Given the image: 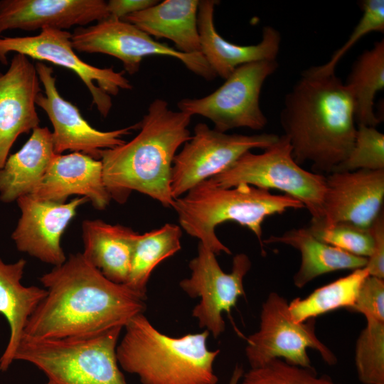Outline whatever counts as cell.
Returning <instances> with one entry per match:
<instances>
[{"mask_svg": "<svg viewBox=\"0 0 384 384\" xmlns=\"http://www.w3.org/2000/svg\"><path fill=\"white\" fill-rule=\"evenodd\" d=\"M40 281L47 294L30 317L23 337L92 336L124 328L146 308V296L109 280L80 252L70 254Z\"/></svg>", "mask_w": 384, "mask_h": 384, "instance_id": "6da1fadb", "label": "cell"}, {"mask_svg": "<svg viewBox=\"0 0 384 384\" xmlns=\"http://www.w3.org/2000/svg\"><path fill=\"white\" fill-rule=\"evenodd\" d=\"M279 120L295 161L309 162L316 172H333L353 146V102L335 72L304 70L284 97Z\"/></svg>", "mask_w": 384, "mask_h": 384, "instance_id": "7a4b0ae2", "label": "cell"}, {"mask_svg": "<svg viewBox=\"0 0 384 384\" xmlns=\"http://www.w3.org/2000/svg\"><path fill=\"white\" fill-rule=\"evenodd\" d=\"M191 116L155 99L129 142L102 151L103 180L111 199L124 203L133 191L173 207L172 168L178 149L191 138Z\"/></svg>", "mask_w": 384, "mask_h": 384, "instance_id": "3957f363", "label": "cell"}, {"mask_svg": "<svg viewBox=\"0 0 384 384\" xmlns=\"http://www.w3.org/2000/svg\"><path fill=\"white\" fill-rule=\"evenodd\" d=\"M116 355L119 367L142 384H216L213 364L220 350L207 347L210 333L171 337L140 314L124 327Z\"/></svg>", "mask_w": 384, "mask_h": 384, "instance_id": "277c9868", "label": "cell"}, {"mask_svg": "<svg viewBox=\"0 0 384 384\" xmlns=\"http://www.w3.org/2000/svg\"><path fill=\"white\" fill-rule=\"evenodd\" d=\"M172 208L178 215L181 228L218 255L231 254L215 234L219 224L233 221L247 228L257 237L264 253L262 225L265 219L304 206L286 194L275 195L246 184L223 188L208 179L175 199Z\"/></svg>", "mask_w": 384, "mask_h": 384, "instance_id": "5b68a950", "label": "cell"}, {"mask_svg": "<svg viewBox=\"0 0 384 384\" xmlns=\"http://www.w3.org/2000/svg\"><path fill=\"white\" fill-rule=\"evenodd\" d=\"M122 329L79 338L23 337L14 361L35 366L55 384H127L116 355Z\"/></svg>", "mask_w": 384, "mask_h": 384, "instance_id": "8992f818", "label": "cell"}, {"mask_svg": "<svg viewBox=\"0 0 384 384\" xmlns=\"http://www.w3.org/2000/svg\"><path fill=\"white\" fill-rule=\"evenodd\" d=\"M209 179L223 188L246 184L281 191L299 201L311 215V221L322 219L326 176L302 169L294 159L284 134L262 153L247 151L227 170Z\"/></svg>", "mask_w": 384, "mask_h": 384, "instance_id": "52a82bcc", "label": "cell"}, {"mask_svg": "<svg viewBox=\"0 0 384 384\" xmlns=\"http://www.w3.org/2000/svg\"><path fill=\"white\" fill-rule=\"evenodd\" d=\"M307 348L317 351L328 365L336 364V355L316 336L315 319L294 321L287 300L277 292L270 293L262 305L259 329L247 338L245 356L250 368L274 359L312 368Z\"/></svg>", "mask_w": 384, "mask_h": 384, "instance_id": "ba28073f", "label": "cell"}, {"mask_svg": "<svg viewBox=\"0 0 384 384\" xmlns=\"http://www.w3.org/2000/svg\"><path fill=\"white\" fill-rule=\"evenodd\" d=\"M278 66L277 60L242 65L210 94L180 100L178 110L191 117L208 119L214 124L213 129L221 132L240 127L261 130L267 119L260 108V92L266 79Z\"/></svg>", "mask_w": 384, "mask_h": 384, "instance_id": "9c48e42d", "label": "cell"}, {"mask_svg": "<svg viewBox=\"0 0 384 384\" xmlns=\"http://www.w3.org/2000/svg\"><path fill=\"white\" fill-rule=\"evenodd\" d=\"M70 38L71 33L51 28H44L36 36H0V63L7 65V55L14 52L72 70L89 90L92 105L107 117L112 107L111 96L121 90H132V85L124 70L117 72L113 67L98 68L83 61L75 52Z\"/></svg>", "mask_w": 384, "mask_h": 384, "instance_id": "30bf717a", "label": "cell"}, {"mask_svg": "<svg viewBox=\"0 0 384 384\" xmlns=\"http://www.w3.org/2000/svg\"><path fill=\"white\" fill-rule=\"evenodd\" d=\"M70 40L76 51L106 54L117 58L124 71L130 75L139 71L145 57L162 55L178 60L191 72L206 80L216 78L201 53L180 52L154 40L134 25L113 16L92 26L77 27Z\"/></svg>", "mask_w": 384, "mask_h": 384, "instance_id": "8fae6325", "label": "cell"}, {"mask_svg": "<svg viewBox=\"0 0 384 384\" xmlns=\"http://www.w3.org/2000/svg\"><path fill=\"white\" fill-rule=\"evenodd\" d=\"M279 136L275 134H227L196 124L193 134L175 156L171 195L176 199L198 183L230 168L241 156L255 149H266Z\"/></svg>", "mask_w": 384, "mask_h": 384, "instance_id": "7c38bea8", "label": "cell"}, {"mask_svg": "<svg viewBox=\"0 0 384 384\" xmlns=\"http://www.w3.org/2000/svg\"><path fill=\"white\" fill-rule=\"evenodd\" d=\"M252 266L249 257L239 253L233 257L229 273L220 267L216 255L199 242L197 255L188 264L189 277L179 285L190 297H199L192 316L200 328L207 330L214 338L225 329L223 313L230 314L238 299L245 296L243 280Z\"/></svg>", "mask_w": 384, "mask_h": 384, "instance_id": "4fadbf2b", "label": "cell"}, {"mask_svg": "<svg viewBox=\"0 0 384 384\" xmlns=\"http://www.w3.org/2000/svg\"><path fill=\"white\" fill-rule=\"evenodd\" d=\"M35 66L44 87V95L41 92L38 95L36 105L44 110L52 124L56 154L70 150L99 160L102 151L124 144L123 137L138 129V123L106 132L92 127L82 116L79 109L60 95L53 68L40 61Z\"/></svg>", "mask_w": 384, "mask_h": 384, "instance_id": "5bb4252c", "label": "cell"}, {"mask_svg": "<svg viewBox=\"0 0 384 384\" xmlns=\"http://www.w3.org/2000/svg\"><path fill=\"white\" fill-rule=\"evenodd\" d=\"M89 201L80 196L59 203L26 195L16 200L21 217L12 233L18 250L54 267L67 257L61 247L63 233L80 206Z\"/></svg>", "mask_w": 384, "mask_h": 384, "instance_id": "9a60e30c", "label": "cell"}, {"mask_svg": "<svg viewBox=\"0 0 384 384\" xmlns=\"http://www.w3.org/2000/svg\"><path fill=\"white\" fill-rule=\"evenodd\" d=\"M323 226L348 223L369 228L383 211L384 169L334 171L326 176Z\"/></svg>", "mask_w": 384, "mask_h": 384, "instance_id": "2e32d148", "label": "cell"}, {"mask_svg": "<svg viewBox=\"0 0 384 384\" xmlns=\"http://www.w3.org/2000/svg\"><path fill=\"white\" fill-rule=\"evenodd\" d=\"M40 82L35 65L21 53L14 55L5 73L0 71V169L17 138L39 127Z\"/></svg>", "mask_w": 384, "mask_h": 384, "instance_id": "e0dca14e", "label": "cell"}, {"mask_svg": "<svg viewBox=\"0 0 384 384\" xmlns=\"http://www.w3.org/2000/svg\"><path fill=\"white\" fill-rule=\"evenodd\" d=\"M109 16L104 0H1L0 36L11 29L83 27Z\"/></svg>", "mask_w": 384, "mask_h": 384, "instance_id": "ac0fdd59", "label": "cell"}, {"mask_svg": "<svg viewBox=\"0 0 384 384\" xmlns=\"http://www.w3.org/2000/svg\"><path fill=\"white\" fill-rule=\"evenodd\" d=\"M30 195L59 203L78 195L87 198L98 210L105 209L112 200L104 183L102 161L80 152L55 154Z\"/></svg>", "mask_w": 384, "mask_h": 384, "instance_id": "d6986e66", "label": "cell"}, {"mask_svg": "<svg viewBox=\"0 0 384 384\" xmlns=\"http://www.w3.org/2000/svg\"><path fill=\"white\" fill-rule=\"evenodd\" d=\"M215 0H201L198 10V28L201 53L216 75L226 79L234 70L244 64L277 60L281 35L271 26L262 28V40L255 45L240 46L224 39L214 24Z\"/></svg>", "mask_w": 384, "mask_h": 384, "instance_id": "ffe728a7", "label": "cell"}, {"mask_svg": "<svg viewBox=\"0 0 384 384\" xmlns=\"http://www.w3.org/2000/svg\"><path fill=\"white\" fill-rule=\"evenodd\" d=\"M348 310L362 314L367 322L356 344L358 378L363 384H384V279L368 276Z\"/></svg>", "mask_w": 384, "mask_h": 384, "instance_id": "44dd1931", "label": "cell"}, {"mask_svg": "<svg viewBox=\"0 0 384 384\" xmlns=\"http://www.w3.org/2000/svg\"><path fill=\"white\" fill-rule=\"evenodd\" d=\"M199 0H164L123 18L150 36L166 38L184 53H201Z\"/></svg>", "mask_w": 384, "mask_h": 384, "instance_id": "7402d4cb", "label": "cell"}, {"mask_svg": "<svg viewBox=\"0 0 384 384\" xmlns=\"http://www.w3.org/2000/svg\"><path fill=\"white\" fill-rule=\"evenodd\" d=\"M26 261L21 258L6 264L0 258V314L10 329L7 346L0 358V371H6L14 361L26 324L47 294L45 288L21 283Z\"/></svg>", "mask_w": 384, "mask_h": 384, "instance_id": "603a6c76", "label": "cell"}, {"mask_svg": "<svg viewBox=\"0 0 384 384\" xmlns=\"http://www.w3.org/2000/svg\"><path fill=\"white\" fill-rule=\"evenodd\" d=\"M82 233L85 257L109 280L126 284L138 233L97 219L84 220Z\"/></svg>", "mask_w": 384, "mask_h": 384, "instance_id": "cb8c5ba5", "label": "cell"}, {"mask_svg": "<svg viewBox=\"0 0 384 384\" xmlns=\"http://www.w3.org/2000/svg\"><path fill=\"white\" fill-rule=\"evenodd\" d=\"M55 154L48 128L33 129L28 141L17 152L9 156L0 169V200L9 203L31 194Z\"/></svg>", "mask_w": 384, "mask_h": 384, "instance_id": "d4e9b609", "label": "cell"}, {"mask_svg": "<svg viewBox=\"0 0 384 384\" xmlns=\"http://www.w3.org/2000/svg\"><path fill=\"white\" fill-rule=\"evenodd\" d=\"M281 243L297 249L301 255L294 284L302 288L315 278L341 270L363 268L367 258L346 252L317 239L308 228L291 229L280 235H271L263 243Z\"/></svg>", "mask_w": 384, "mask_h": 384, "instance_id": "484cf974", "label": "cell"}, {"mask_svg": "<svg viewBox=\"0 0 384 384\" xmlns=\"http://www.w3.org/2000/svg\"><path fill=\"white\" fill-rule=\"evenodd\" d=\"M343 84L353 102L356 123L376 127L380 119L374 111V100L384 88L383 39L358 55Z\"/></svg>", "mask_w": 384, "mask_h": 384, "instance_id": "4316f807", "label": "cell"}, {"mask_svg": "<svg viewBox=\"0 0 384 384\" xmlns=\"http://www.w3.org/2000/svg\"><path fill=\"white\" fill-rule=\"evenodd\" d=\"M181 227L172 223L143 234L138 233L125 284L146 297V287L151 272L160 262L181 250Z\"/></svg>", "mask_w": 384, "mask_h": 384, "instance_id": "83f0119b", "label": "cell"}, {"mask_svg": "<svg viewBox=\"0 0 384 384\" xmlns=\"http://www.w3.org/2000/svg\"><path fill=\"white\" fill-rule=\"evenodd\" d=\"M368 275L365 267L356 269L345 277L316 289L305 298L293 299L289 303L292 319L302 323L335 309H349L354 305L362 284Z\"/></svg>", "mask_w": 384, "mask_h": 384, "instance_id": "f1b7e54d", "label": "cell"}, {"mask_svg": "<svg viewBox=\"0 0 384 384\" xmlns=\"http://www.w3.org/2000/svg\"><path fill=\"white\" fill-rule=\"evenodd\" d=\"M238 384H341L307 368L274 359L266 365L244 373Z\"/></svg>", "mask_w": 384, "mask_h": 384, "instance_id": "f546056e", "label": "cell"}, {"mask_svg": "<svg viewBox=\"0 0 384 384\" xmlns=\"http://www.w3.org/2000/svg\"><path fill=\"white\" fill-rule=\"evenodd\" d=\"M384 169V134L375 127L359 124L347 158L334 171Z\"/></svg>", "mask_w": 384, "mask_h": 384, "instance_id": "4dcf8cb0", "label": "cell"}, {"mask_svg": "<svg viewBox=\"0 0 384 384\" xmlns=\"http://www.w3.org/2000/svg\"><path fill=\"white\" fill-rule=\"evenodd\" d=\"M308 228L317 239L351 255L368 258L371 254L373 240L370 228L348 223L323 226L311 222Z\"/></svg>", "mask_w": 384, "mask_h": 384, "instance_id": "1f68e13d", "label": "cell"}, {"mask_svg": "<svg viewBox=\"0 0 384 384\" xmlns=\"http://www.w3.org/2000/svg\"><path fill=\"white\" fill-rule=\"evenodd\" d=\"M362 16L345 43L336 50L326 63L316 65L326 73H333L343 55L366 35L371 32L384 31V1L363 0L359 2Z\"/></svg>", "mask_w": 384, "mask_h": 384, "instance_id": "d6a6232c", "label": "cell"}, {"mask_svg": "<svg viewBox=\"0 0 384 384\" xmlns=\"http://www.w3.org/2000/svg\"><path fill=\"white\" fill-rule=\"evenodd\" d=\"M373 243L365 267L370 276L384 279V215L382 211L370 227Z\"/></svg>", "mask_w": 384, "mask_h": 384, "instance_id": "836d02e7", "label": "cell"}, {"mask_svg": "<svg viewBox=\"0 0 384 384\" xmlns=\"http://www.w3.org/2000/svg\"><path fill=\"white\" fill-rule=\"evenodd\" d=\"M159 1L157 0H110L107 9L110 16L122 19L132 14L148 9Z\"/></svg>", "mask_w": 384, "mask_h": 384, "instance_id": "e575fe53", "label": "cell"}, {"mask_svg": "<svg viewBox=\"0 0 384 384\" xmlns=\"http://www.w3.org/2000/svg\"><path fill=\"white\" fill-rule=\"evenodd\" d=\"M244 373L242 367L237 364L232 372L228 384H238Z\"/></svg>", "mask_w": 384, "mask_h": 384, "instance_id": "d590c367", "label": "cell"}, {"mask_svg": "<svg viewBox=\"0 0 384 384\" xmlns=\"http://www.w3.org/2000/svg\"><path fill=\"white\" fill-rule=\"evenodd\" d=\"M46 384H55L53 382L48 380Z\"/></svg>", "mask_w": 384, "mask_h": 384, "instance_id": "8d00e7d4", "label": "cell"}]
</instances>
